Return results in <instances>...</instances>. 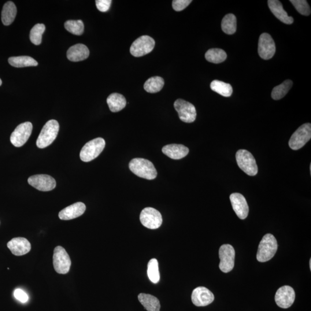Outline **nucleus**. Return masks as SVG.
Wrapping results in <instances>:
<instances>
[{"label":"nucleus","instance_id":"35","mask_svg":"<svg viewBox=\"0 0 311 311\" xmlns=\"http://www.w3.org/2000/svg\"><path fill=\"white\" fill-rule=\"evenodd\" d=\"M291 2L298 12L305 16H309L311 14L310 6L306 0H291Z\"/></svg>","mask_w":311,"mask_h":311},{"label":"nucleus","instance_id":"22","mask_svg":"<svg viewBox=\"0 0 311 311\" xmlns=\"http://www.w3.org/2000/svg\"><path fill=\"white\" fill-rule=\"evenodd\" d=\"M66 54L70 61L79 62L86 60L90 55V51L84 44H77L70 47Z\"/></svg>","mask_w":311,"mask_h":311},{"label":"nucleus","instance_id":"38","mask_svg":"<svg viewBox=\"0 0 311 311\" xmlns=\"http://www.w3.org/2000/svg\"><path fill=\"white\" fill-rule=\"evenodd\" d=\"M14 296L17 301L21 303H25L28 301V296L24 291L20 289H17L14 292Z\"/></svg>","mask_w":311,"mask_h":311},{"label":"nucleus","instance_id":"34","mask_svg":"<svg viewBox=\"0 0 311 311\" xmlns=\"http://www.w3.org/2000/svg\"><path fill=\"white\" fill-rule=\"evenodd\" d=\"M45 28V25L43 24H37L33 27L29 35V38L33 44L39 45L41 43L42 35Z\"/></svg>","mask_w":311,"mask_h":311},{"label":"nucleus","instance_id":"12","mask_svg":"<svg viewBox=\"0 0 311 311\" xmlns=\"http://www.w3.org/2000/svg\"><path fill=\"white\" fill-rule=\"evenodd\" d=\"M174 107L178 113L181 121L186 123H192L195 120L197 112L192 104L179 99L174 103Z\"/></svg>","mask_w":311,"mask_h":311},{"label":"nucleus","instance_id":"24","mask_svg":"<svg viewBox=\"0 0 311 311\" xmlns=\"http://www.w3.org/2000/svg\"><path fill=\"white\" fill-rule=\"evenodd\" d=\"M111 112L117 113L123 110L127 105V100L121 94L114 93L111 94L107 99Z\"/></svg>","mask_w":311,"mask_h":311},{"label":"nucleus","instance_id":"23","mask_svg":"<svg viewBox=\"0 0 311 311\" xmlns=\"http://www.w3.org/2000/svg\"><path fill=\"white\" fill-rule=\"evenodd\" d=\"M139 302L148 311H160V303L155 296L146 294H140L138 296Z\"/></svg>","mask_w":311,"mask_h":311},{"label":"nucleus","instance_id":"1","mask_svg":"<svg viewBox=\"0 0 311 311\" xmlns=\"http://www.w3.org/2000/svg\"><path fill=\"white\" fill-rule=\"evenodd\" d=\"M129 168L133 173L142 178L153 180L156 177L157 172L153 162L147 159L136 158L130 162Z\"/></svg>","mask_w":311,"mask_h":311},{"label":"nucleus","instance_id":"19","mask_svg":"<svg viewBox=\"0 0 311 311\" xmlns=\"http://www.w3.org/2000/svg\"><path fill=\"white\" fill-rule=\"evenodd\" d=\"M8 249L16 256H21L30 251L31 246L27 239L23 238H13L7 244Z\"/></svg>","mask_w":311,"mask_h":311},{"label":"nucleus","instance_id":"31","mask_svg":"<svg viewBox=\"0 0 311 311\" xmlns=\"http://www.w3.org/2000/svg\"><path fill=\"white\" fill-rule=\"evenodd\" d=\"M292 86H293V82L291 80H285L284 83L273 88L272 98L276 101L283 98L291 90Z\"/></svg>","mask_w":311,"mask_h":311},{"label":"nucleus","instance_id":"10","mask_svg":"<svg viewBox=\"0 0 311 311\" xmlns=\"http://www.w3.org/2000/svg\"><path fill=\"white\" fill-rule=\"evenodd\" d=\"M221 272L227 273L232 271L235 265V251L230 244H224L219 250Z\"/></svg>","mask_w":311,"mask_h":311},{"label":"nucleus","instance_id":"7","mask_svg":"<svg viewBox=\"0 0 311 311\" xmlns=\"http://www.w3.org/2000/svg\"><path fill=\"white\" fill-rule=\"evenodd\" d=\"M155 40L150 36H140L133 42L131 47V53L135 57L144 56L149 54L154 49Z\"/></svg>","mask_w":311,"mask_h":311},{"label":"nucleus","instance_id":"17","mask_svg":"<svg viewBox=\"0 0 311 311\" xmlns=\"http://www.w3.org/2000/svg\"><path fill=\"white\" fill-rule=\"evenodd\" d=\"M230 200L236 215L240 219H245L249 212V207L246 198L241 194L233 193L230 195Z\"/></svg>","mask_w":311,"mask_h":311},{"label":"nucleus","instance_id":"6","mask_svg":"<svg viewBox=\"0 0 311 311\" xmlns=\"http://www.w3.org/2000/svg\"><path fill=\"white\" fill-rule=\"evenodd\" d=\"M311 138V125L307 123L299 127L292 136L289 142V146L292 150L297 151L301 149L309 142Z\"/></svg>","mask_w":311,"mask_h":311},{"label":"nucleus","instance_id":"5","mask_svg":"<svg viewBox=\"0 0 311 311\" xmlns=\"http://www.w3.org/2000/svg\"><path fill=\"white\" fill-rule=\"evenodd\" d=\"M237 163L240 168L250 176L256 175L258 168L255 159L250 152L240 150L236 154Z\"/></svg>","mask_w":311,"mask_h":311},{"label":"nucleus","instance_id":"4","mask_svg":"<svg viewBox=\"0 0 311 311\" xmlns=\"http://www.w3.org/2000/svg\"><path fill=\"white\" fill-rule=\"evenodd\" d=\"M105 146V141L102 138H96L90 141L81 150L80 154L81 160L84 162L94 160L102 153Z\"/></svg>","mask_w":311,"mask_h":311},{"label":"nucleus","instance_id":"11","mask_svg":"<svg viewBox=\"0 0 311 311\" xmlns=\"http://www.w3.org/2000/svg\"><path fill=\"white\" fill-rule=\"evenodd\" d=\"M32 125L26 122L17 126L10 136V142L14 147H21L27 142L31 135Z\"/></svg>","mask_w":311,"mask_h":311},{"label":"nucleus","instance_id":"18","mask_svg":"<svg viewBox=\"0 0 311 311\" xmlns=\"http://www.w3.org/2000/svg\"><path fill=\"white\" fill-rule=\"evenodd\" d=\"M86 210V206L83 202H76L65 207L59 213V218L62 220H73L83 215Z\"/></svg>","mask_w":311,"mask_h":311},{"label":"nucleus","instance_id":"2","mask_svg":"<svg viewBox=\"0 0 311 311\" xmlns=\"http://www.w3.org/2000/svg\"><path fill=\"white\" fill-rule=\"evenodd\" d=\"M278 244L275 237L270 233L262 238L258 247L257 259L259 262H266L275 256L277 251Z\"/></svg>","mask_w":311,"mask_h":311},{"label":"nucleus","instance_id":"39","mask_svg":"<svg viewBox=\"0 0 311 311\" xmlns=\"http://www.w3.org/2000/svg\"><path fill=\"white\" fill-rule=\"evenodd\" d=\"M2 84V80H1V79H0V86H1Z\"/></svg>","mask_w":311,"mask_h":311},{"label":"nucleus","instance_id":"25","mask_svg":"<svg viewBox=\"0 0 311 311\" xmlns=\"http://www.w3.org/2000/svg\"><path fill=\"white\" fill-rule=\"evenodd\" d=\"M17 14V8L14 3L12 1H8L3 6L1 12V20L2 23L5 25H9L12 24Z\"/></svg>","mask_w":311,"mask_h":311},{"label":"nucleus","instance_id":"37","mask_svg":"<svg viewBox=\"0 0 311 311\" xmlns=\"http://www.w3.org/2000/svg\"><path fill=\"white\" fill-rule=\"evenodd\" d=\"M98 10L102 12H106L110 9L112 1L111 0H96L95 1Z\"/></svg>","mask_w":311,"mask_h":311},{"label":"nucleus","instance_id":"32","mask_svg":"<svg viewBox=\"0 0 311 311\" xmlns=\"http://www.w3.org/2000/svg\"><path fill=\"white\" fill-rule=\"evenodd\" d=\"M147 274L152 283L157 284L160 281V273H159L158 263L156 259H152L148 262Z\"/></svg>","mask_w":311,"mask_h":311},{"label":"nucleus","instance_id":"29","mask_svg":"<svg viewBox=\"0 0 311 311\" xmlns=\"http://www.w3.org/2000/svg\"><path fill=\"white\" fill-rule=\"evenodd\" d=\"M236 17L232 13L228 14L223 18L221 28L228 35L235 34L236 31Z\"/></svg>","mask_w":311,"mask_h":311},{"label":"nucleus","instance_id":"30","mask_svg":"<svg viewBox=\"0 0 311 311\" xmlns=\"http://www.w3.org/2000/svg\"><path fill=\"white\" fill-rule=\"evenodd\" d=\"M227 55L225 51L220 49H211L205 54V58L207 61L220 64L227 59Z\"/></svg>","mask_w":311,"mask_h":311},{"label":"nucleus","instance_id":"27","mask_svg":"<svg viewBox=\"0 0 311 311\" xmlns=\"http://www.w3.org/2000/svg\"><path fill=\"white\" fill-rule=\"evenodd\" d=\"M164 85V80L158 76L151 77L144 84V89L149 93H157L162 90Z\"/></svg>","mask_w":311,"mask_h":311},{"label":"nucleus","instance_id":"21","mask_svg":"<svg viewBox=\"0 0 311 311\" xmlns=\"http://www.w3.org/2000/svg\"><path fill=\"white\" fill-rule=\"evenodd\" d=\"M162 153L174 160L186 157L189 153V150L186 147L180 144H170L164 146L162 149Z\"/></svg>","mask_w":311,"mask_h":311},{"label":"nucleus","instance_id":"20","mask_svg":"<svg viewBox=\"0 0 311 311\" xmlns=\"http://www.w3.org/2000/svg\"><path fill=\"white\" fill-rule=\"evenodd\" d=\"M268 5L270 10L278 19L287 24H291L294 23V18L288 16L282 5V3L278 0H269Z\"/></svg>","mask_w":311,"mask_h":311},{"label":"nucleus","instance_id":"13","mask_svg":"<svg viewBox=\"0 0 311 311\" xmlns=\"http://www.w3.org/2000/svg\"><path fill=\"white\" fill-rule=\"evenodd\" d=\"M258 53L264 60H268L271 59L276 53V44L275 41L267 33H264L259 37L258 43Z\"/></svg>","mask_w":311,"mask_h":311},{"label":"nucleus","instance_id":"28","mask_svg":"<svg viewBox=\"0 0 311 311\" xmlns=\"http://www.w3.org/2000/svg\"><path fill=\"white\" fill-rule=\"evenodd\" d=\"M210 88L212 91L224 97H229L233 92V89L230 84L219 80L213 81L210 84Z\"/></svg>","mask_w":311,"mask_h":311},{"label":"nucleus","instance_id":"15","mask_svg":"<svg viewBox=\"0 0 311 311\" xmlns=\"http://www.w3.org/2000/svg\"><path fill=\"white\" fill-rule=\"evenodd\" d=\"M295 292L293 288L288 285L281 287L276 292L275 301L278 306L286 309L293 305L295 300Z\"/></svg>","mask_w":311,"mask_h":311},{"label":"nucleus","instance_id":"3","mask_svg":"<svg viewBox=\"0 0 311 311\" xmlns=\"http://www.w3.org/2000/svg\"><path fill=\"white\" fill-rule=\"evenodd\" d=\"M60 125L56 120H51L47 122L43 127L38 139L36 146L40 149L51 145L57 138Z\"/></svg>","mask_w":311,"mask_h":311},{"label":"nucleus","instance_id":"16","mask_svg":"<svg viewBox=\"0 0 311 311\" xmlns=\"http://www.w3.org/2000/svg\"><path fill=\"white\" fill-rule=\"evenodd\" d=\"M214 300L212 292L205 287H199L192 292L191 301L197 307H205L210 305Z\"/></svg>","mask_w":311,"mask_h":311},{"label":"nucleus","instance_id":"8","mask_svg":"<svg viewBox=\"0 0 311 311\" xmlns=\"http://www.w3.org/2000/svg\"><path fill=\"white\" fill-rule=\"evenodd\" d=\"M53 259L55 272L62 275H65L69 272L71 260L64 248L61 246L55 247Z\"/></svg>","mask_w":311,"mask_h":311},{"label":"nucleus","instance_id":"26","mask_svg":"<svg viewBox=\"0 0 311 311\" xmlns=\"http://www.w3.org/2000/svg\"><path fill=\"white\" fill-rule=\"evenodd\" d=\"M9 64L16 68L36 66L38 63L34 58L29 56L12 57L8 59Z\"/></svg>","mask_w":311,"mask_h":311},{"label":"nucleus","instance_id":"40","mask_svg":"<svg viewBox=\"0 0 311 311\" xmlns=\"http://www.w3.org/2000/svg\"><path fill=\"white\" fill-rule=\"evenodd\" d=\"M310 269H311V260H310Z\"/></svg>","mask_w":311,"mask_h":311},{"label":"nucleus","instance_id":"36","mask_svg":"<svg viewBox=\"0 0 311 311\" xmlns=\"http://www.w3.org/2000/svg\"><path fill=\"white\" fill-rule=\"evenodd\" d=\"M191 2V0H174L172 1L173 9L177 12H180L189 5Z\"/></svg>","mask_w":311,"mask_h":311},{"label":"nucleus","instance_id":"33","mask_svg":"<svg viewBox=\"0 0 311 311\" xmlns=\"http://www.w3.org/2000/svg\"><path fill=\"white\" fill-rule=\"evenodd\" d=\"M65 28L70 33L76 35L83 34L84 25L82 20H68L65 23Z\"/></svg>","mask_w":311,"mask_h":311},{"label":"nucleus","instance_id":"14","mask_svg":"<svg viewBox=\"0 0 311 311\" xmlns=\"http://www.w3.org/2000/svg\"><path fill=\"white\" fill-rule=\"evenodd\" d=\"M28 183L36 189L41 191H51L56 186V181L53 177L45 174H39L29 177Z\"/></svg>","mask_w":311,"mask_h":311},{"label":"nucleus","instance_id":"9","mask_svg":"<svg viewBox=\"0 0 311 311\" xmlns=\"http://www.w3.org/2000/svg\"><path fill=\"white\" fill-rule=\"evenodd\" d=\"M140 218L141 223L144 227L151 229H157L162 224L161 214L153 207L144 209L140 214Z\"/></svg>","mask_w":311,"mask_h":311}]
</instances>
